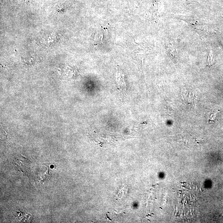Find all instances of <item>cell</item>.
I'll return each instance as SVG.
<instances>
[{
    "instance_id": "1",
    "label": "cell",
    "mask_w": 223,
    "mask_h": 223,
    "mask_svg": "<svg viewBox=\"0 0 223 223\" xmlns=\"http://www.w3.org/2000/svg\"><path fill=\"white\" fill-rule=\"evenodd\" d=\"M181 96L185 103L188 106H192L195 105L196 98L194 95L192 94L191 93L185 91H182Z\"/></svg>"
},
{
    "instance_id": "2",
    "label": "cell",
    "mask_w": 223,
    "mask_h": 223,
    "mask_svg": "<svg viewBox=\"0 0 223 223\" xmlns=\"http://www.w3.org/2000/svg\"><path fill=\"white\" fill-rule=\"evenodd\" d=\"M212 51H210V56H209V59H208V62L209 63V65H210V66H211L212 64Z\"/></svg>"
}]
</instances>
